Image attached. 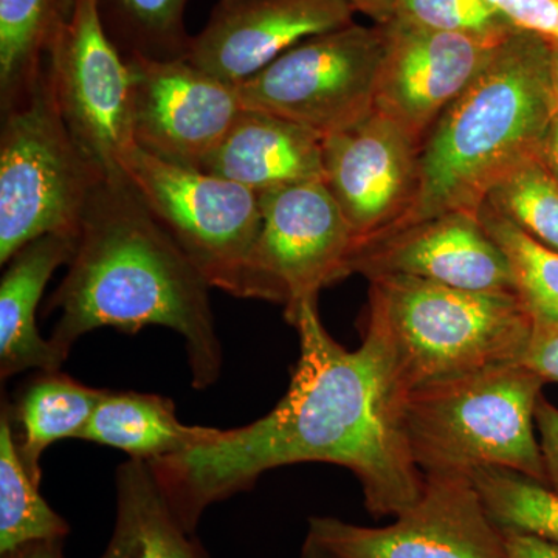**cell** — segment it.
<instances>
[{
	"label": "cell",
	"mask_w": 558,
	"mask_h": 558,
	"mask_svg": "<svg viewBox=\"0 0 558 558\" xmlns=\"http://www.w3.org/2000/svg\"><path fill=\"white\" fill-rule=\"evenodd\" d=\"M121 171L209 288L242 299L260 227L259 194L231 180L179 167L134 146Z\"/></svg>",
	"instance_id": "7"
},
{
	"label": "cell",
	"mask_w": 558,
	"mask_h": 558,
	"mask_svg": "<svg viewBox=\"0 0 558 558\" xmlns=\"http://www.w3.org/2000/svg\"><path fill=\"white\" fill-rule=\"evenodd\" d=\"M260 227L242 299L284 304V315L347 278L354 231L325 182L259 193Z\"/></svg>",
	"instance_id": "9"
},
{
	"label": "cell",
	"mask_w": 558,
	"mask_h": 558,
	"mask_svg": "<svg viewBox=\"0 0 558 558\" xmlns=\"http://www.w3.org/2000/svg\"><path fill=\"white\" fill-rule=\"evenodd\" d=\"M519 31L558 40V0H488Z\"/></svg>",
	"instance_id": "29"
},
{
	"label": "cell",
	"mask_w": 558,
	"mask_h": 558,
	"mask_svg": "<svg viewBox=\"0 0 558 558\" xmlns=\"http://www.w3.org/2000/svg\"><path fill=\"white\" fill-rule=\"evenodd\" d=\"M76 238L46 234L28 242L5 264L0 281V377L25 371H58L64 359L40 336L36 312L51 275L69 266Z\"/></svg>",
	"instance_id": "18"
},
{
	"label": "cell",
	"mask_w": 558,
	"mask_h": 558,
	"mask_svg": "<svg viewBox=\"0 0 558 558\" xmlns=\"http://www.w3.org/2000/svg\"><path fill=\"white\" fill-rule=\"evenodd\" d=\"M543 385L523 363H502L407 392L403 432L417 468L508 469L548 486L535 432Z\"/></svg>",
	"instance_id": "5"
},
{
	"label": "cell",
	"mask_w": 558,
	"mask_h": 558,
	"mask_svg": "<svg viewBox=\"0 0 558 558\" xmlns=\"http://www.w3.org/2000/svg\"><path fill=\"white\" fill-rule=\"evenodd\" d=\"M550 81L558 105V40H549Z\"/></svg>",
	"instance_id": "37"
},
{
	"label": "cell",
	"mask_w": 558,
	"mask_h": 558,
	"mask_svg": "<svg viewBox=\"0 0 558 558\" xmlns=\"http://www.w3.org/2000/svg\"><path fill=\"white\" fill-rule=\"evenodd\" d=\"M484 204L512 220L532 240L558 252V178L538 156L499 180Z\"/></svg>",
	"instance_id": "27"
},
{
	"label": "cell",
	"mask_w": 558,
	"mask_h": 558,
	"mask_svg": "<svg viewBox=\"0 0 558 558\" xmlns=\"http://www.w3.org/2000/svg\"><path fill=\"white\" fill-rule=\"evenodd\" d=\"M381 27L385 51L374 109L395 120L421 146L505 39L428 31L400 20Z\"/></svg>",
	"instance_id": "14"
},
{
	"label": "cell",
	"mask_w": 558,
	"mask_h": 558,
	"mask_svg": "<svg viewBox=\"0 0 558 558\" xmlns=\"http://www.w3.org/2000/svg\"><path fill=\"white\" fill-rule=\"evenodd\" d=\"M349 275L373 279L405 275L480 292H517L506 253L487 233L478 215L444 213L388 231L355 245Z\"/></svg>",
	"instance_id": "15"
},
{
	"label": "cell",
	"mask_w": 558,
	"mask_h": 558,
	"mask_svg": "<svg viewBox=\"0 0 558 558\" xmlns=\"http://www.w3.org/2000/svg\"><path fill=\"white\" fill-rule=\"evenodd\" d=\"M395 20L486 39H506L517 31L488 0H399Z\"/></svg>",
	"instance_id": "28"
},
{
	"label": "cell",
	"mask_w": 558,
	"mask_h": 558,
	"mask_svg": "<svg viewBox=\"0 0 558 558\" xmlns=\"http://www.w3.org/2000/svg\"><path fill=\"white\" fill-rule=\"evenodd\" d=\"M51 94L65 126L108 175L123 174L134 148V83L130 64L102 28L95 0H75L46 61Z\"/></svg>",
	"instance_id": "10"
},
{
	"label": "cell",
	"mask_w": 558,
	"mask_h": 558,
	"mask_svg": "<svg viewBox=\"0 0 558 558\" xmlns=\"http://www.w3.org/2000/svg\"><path fill=\"white\" fill-rule=\"evenodd\" d=\"M469 475L499 527L558 543V494L553 488L508 469L481 468Z\"/></svg>",
	"instance_id": "25"
},
{
	"label": "cell",
	"mask_w": 558,
	"mask_h": 558,
	"mask_svg": "<svg viewBox=\"0 0 558 558\" xmlns=\"http://www.w3.org/2000/svg\"><path fill=\"white\" fill-rule=\"evenodd\" d=\"M318 300L286 319L299 330L290 387L266 416L174 457L149 462L180 523L194 534L205 510L250 490L270 470L300 462L347 468L371 515L396 517L421 498L425 473L402 424L405 392L385 344L363 330L362 347H341L319 319Z\"/></svg>",
	"instance_id": "1"
},
{
	"label": "cell",
	"mask_w": 558,
	"mask_h": 558,
	"mask_svg": "<svg viewBox=\"0 0 558 558\" xmlns=\"http://www.w3.org/2000/svg\"><path fill=\"white\" fill-rule=\"evenodd\" d=\"M557 110L549 40L517 28L428 132L416 199L396 229L444 213L478 215L499 180L538 156Z\"/></svg>",
	"instance_id": "3"
},
{
	"label": "cell",
	"mask_w": 558,
	"mask_h": 558,
	"mask_svg": "<svg viewBox=\"0 0 558 558\" xmlns=\"http://www.w3.org/2000/svg\"><path fill=\"white\" fill-rule=\"evenodd\" d=\"M348 0H218L186 61L240 86L301 40L354 22Z\"/></svg>",
	"instance_id": "16"
},
{
	"label": "cell",
	"mask_w": 558,
	"mask_h": 558,
	"mask_svg": "<svg viewBox=\"0 0 558 558\" xmlns=\"http://www.w3.org/2000/svg\"><path fill=\"white\" fill-rule=\"evenodd\" d=\"M534 317L519 292H480L405 275L369 279L363 330L387 348L402 391L523 363Z\"/></svg>",
	"instance_id": "4"
},
{
	"label": "cell",
	"mask_w": 558,
	"mask_h": 558,
	"mask_svg": "<svg viewBox=\"0 0 558 558\" xmlns=\"http://www.w3.org/2000/svg\"><path fill=\"white\" fill-rule=\"evenodd\" d=\"M418 149L409 132L377 109L323 138L325 185L354 231L355 245L396 229L409 215Z\"/></svg>",
	"instance_id": "13"
},
{
	"label": "cell",
	"mask_w": 558,
	"mask_h": 558,
	"mask_svg": "<svg viewBox=\"0 0 558 558\" xmlns=\"http://www.w3.org/2000/svg\"><path fill=\"white\" fill-rule=\"evenodd\" d=\"M478 218L508 256L517 292L532 317L558 319V252L532 240L519 226L484 204Z\"/></svg>",
	"instance_id": "26"
},
{
	"label": "cell",
	"mask_w": 558,
	"mask_h": 558,
	"mask_svg": "<svg viewBox=\"0 0 558 558\" xmlns=\"http://www.w3.org/2000/svg\"><path fill=\"white\" fill-rule=\"evenodd\" d=\"M116 490V524L100 558H207L175 517L149 462L121 464Z\"/></svg>",
	"instance_id": "21"
},
{
	"label": "cell",
	"mask_w": 558,
	"mask_h": 558,
	"mask_svg": "<svg viewBox=\"0 0 558 558\" xmlns=\"http://www.w3.org/2000/svg\"><path fill=\"white\" fill-rule=\"evenodd\" d=\"M209 289L126 175H106L81 219L68 274L47 304L61 312L51 347L68 360L92 330L135 336L163 326L185 340L193 387H211L222 371V347Z\"/></svg>",
	"instance_id": "2"
},
{
	"label": "cell",
	"mask_w": 558,
	"mask_h": 558,
	"mask_svg": "<svg viewBox=\"0 0 558 558\" xmlns=\"http://www.w3.org/2000/svg\"><path fill=\"white\" fill-rule=\"evenodd\" d=\"M392 524L366 527L312 517L310 531L337 558H508L506 535L468 473H428Z\"/></svg>",
	"instance_id": "11"
},
{
	"label": "cell",
	"mask_w": 558,
	"mask_h": 558,
	"mask_svg": "<svg viewBox=\"0 0 558 558\" xmlns=\"http://www.w3.org/2000/svg\"><path fill=\"white\" fill-rule=\"evenodd\" d=\"M190 0H95L106 35L124 58L186 60Z\"/></svg>",
	"instance_id": "23"
},
{
	"label": "cell",
	"mask_w": 558,
	"mask_h": 558,
	"mask_svg": "<svg viewBox=\"0 0 558 558\" xmlns=\"http://www.w3.org/2000/svg\"><path fill=\"white\" fill-rule=\"evenodd\" d=\"M35 373L9 405L3 403L2 413L22 464L40 484L44 451L58 440L81 439L106 389L87 387L60 369Z\"/></svg>",
	"instance_id": "20"
},
{
	"label": "cell",
	"mask_w": 558,
	"mask_h": 558,
	"mask_svg": "<svg viewBox=\"0 0 558 558\" xmlns=\"http://www.w3.org/2000/svg\"><path fill=\"white\" fill-rule=\"evenodd\" d=\"M354 11L371 17L376 25H387L398 14L399 0H348Z\"/></svg>",
	"instance_id": "33"
},
{
	"label": "cell",
	"mask_w": 558,
	"mask_h": 558,
	"mask_svg": "<svg viewBox=\"0 0 558 558\" xmlns=\"http://www.w3.org/2000/svg\"><path fill=\"white\" fill-rule=\"evenodd\" d=\"M523 365L543 381H558V319L534 318Z\"/></svg>",
	"instance_id": "30"
},
{
	"label": "cell",
	"mask_w": 558,
	"mask_h": 558,
	"mask_svg": "<svg viewBox=\"0 0 558 558\" xmlns=\"http://www.w3.org/2000/svg\"><path fill=\"white\" fill-rule=\"evenodd\" d=\"M75 0H0V113L20 108L46 69L47 54Z\"/></svg>",
	"instance_id": "22"
},
{
	"label": "cell",
	"mask_w": 558,
	"mask_h": 558,
	"mask_svg": "<svg viewBox=\"0 0 558 558\" xmlns=\"http://www.w3.org/2000/svg\"><path fill=\"white\" fill-rule=\"evenodd\" d=\"M502 532L508 558H558V543L510 529H502Z\"/></svg>",
	"instance_id": "32"
},
{
	"label": "cell",
	"mask_w": 558,
	"mask_h": 558,
	"mask_svg": "<svg viewBox=\"0 0 558 558\" xmlns=\"http://www.w3.org/2000/svg\"><path fill=\"white\" fill-rule=\"evenodd\" d=\"M134 83V140L168 163L201 170L244 109L238 86L186 60L124 58Z\"/></svg>",
	"instance_id": "12"
},
{
	"label": "cell",
	"mask_w": 558,
	"mask_h": 558,
	"mask_svg": "<svg viewBox=\"0 0 558 558\" xmlns=\"http://www.w3.org/2000/svg\"><path fill=\"white\" fill-rule=\"evenodd\" d=\"M301 558H337L332 553H329L325 546L319 545L317 539L307 534L304 539L303 549H301Z\"/></svg>",
	"instance_id": "36"
},
{
	"label": "cell",
	"mask_w": 558,
	"mask_h": 558,
	"mask_svg": "<svg viewBox=\"0 0 558 558\" xmlns=\"http://www.w3.org/2000/svg\"><path fill=\"white\" fill-rule=\"evenodd\" d=\"M219 435V428L183 424L170 398L106 389L81 439L153 462L208 446Z\"/></svg>",
	"instance_id": "19"
},
{
	"label": "cell",
	"mask_w": 558,
	"mask_h": 558,
	"mask_svg": "<svg viewBox=\"0 0 558 558\" xmlns=\"http://www.w3.org/2000/svg\"><path fill=\"white\" fill-rule=\"evenodd\" d=\"M535 425L545 464L546 483L558 494V409L543 396L535 410Z\"/></svg>",
	"instance_id": "31"
},
{
	"label": "cell",
	"mask_w": 558,
	"mask_h": 558,
	"mask_svg": "<svg viewBox=\"0 0 558 558\" xmlns=\"http://www.w3.org/2000/svg\"><path fill=\"white\" fill-rule=\"evenodd\" d=\"M40 484L28 475L21 462L9 418L0 416V556L44 542L65 539L68 521L50 508L39 492Z\"/></svg>",
	"instance_id": "24"
},
{
	"label": "cell",
	"mask_w": 558,
	"mask_h": 558,
	"mask_svg": "<svg viewBox=\"0 0 558 558\" xmlns=\"http://www.w3.org/2000/svg\"><path fill=\"white\" fill-rule=\"evenodd\" d=\"M538 157L558 178V110L550 121Z\"/></svg>",
	"instance_id": "35"
},
{
	"label": "cell",
	"mask_w": 558,
	"mask_h": 558,
	"mask_svg": "<svg viewBox=\"0 0 558 558\" xmlns=\"http://www.w3.org/2000/svg\"><path fill=\"white\" fill-rule=\"evenodd\" d=\"M0 558H65L64 539H44L28 543L21 548L3 554Z\"/></svg>",
	"instance_id": "34"
},
{
	"label": "cell",
	"mask_w": 558,
	"mask_h": 558,
	"mask_svg": "<svg viewBox=\"0 0 558 558\" xmlns=\"http://www.w3.org/2000/svg\"><path fill=\"white\" fill-rule=\"evenodd\" d=\"M202 171L258 194L325 182L323 137L295 121L244 108Z\"/></svg>",
	"instance_id": "17"
},
{
	"label": "cell",
	"mask_w": 558,
	"mask_h": 558,
	"mask_svg": "<svg viewBox=\"0 0 558 558\" xmlns=\"http://www.w3.org/2000/svg\"><path fill=\"white\" fill-rule=\"evenodd\" d=\"M384 51L381 25L352 22L312 36L240 84L242 106L328 137L374 109Z\"/></svg>",
	"instance_id": "8"
},
{
	"label": "cell",
	"mask_w": 558,
	"mask_h": 558,
	"mask_svg": "<svg viewBox=\"0 0 558 558\" xmlns=\"http://www.w3.org/2000/svg\"><path fill=\"white\" fill-rule=\"evenodd\" d=\"M106 175L70 134L44 69L28 100L2 116L0 264L46 234L78 238L92 193Z\"/></svg>",
	"instance_id": "6"
}]
</instances>
